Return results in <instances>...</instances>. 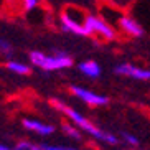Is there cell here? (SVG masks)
<instances>
[{"label": "cell", "mask_w": 150, "mask_h": 150, "mask_svg": "<svg viewBox=\"0 0 150 150\" xmlns=\"http://www.w3.org/2000/svg\"><path fill=\"white\" fill-rule=\"evenodd\" d=\"M53 104L58 107V109L61 110V112H64V114L69 117V120L74 125H78V127H81L83 130H86L88 134H91V135H94L96 139H99V140H104L107 142V144H112V145H115L117 144V139H115L114 135H110V134L104 132V130H101L99 127H96V125H93V124L89 122L84 115H81L79 112H76V110H73L71 107H68L66 104H63V102H58V101H53Z\"/></svg>", "instance_id": "1"}, {"label": "cell", "mask_w": 150, "mask_h": 150, "mask_svg": "<svg viewBox=\"0 0 150 150\" xmlns=\"http://www.w3.org/2000/svg\"><path fill=\"white\" fill-rule=\"evenodd\" d=\"M30 59L35 66L41 68L45 71H53V69H63V68H69L73 64V58H69L68 54L59 53L54 56H48L40 51H31Z\"/></svg>", "instance_id": "2"}, {"label": "cell", "mask_w": 150, "mask_h": 150, "mask_svg": "<svg viewBox=\"0 0 150 150\" xmlns=\"http://www.w3.org/2000/svg\"><path fill=\"white\" fill-rule=\"evenodd\" d=\"M84 28L88 31V35H99L102 38H106V40H114L115 38L114 30L104 20H101V18H97V17H93V15H88L86 17Z\"/></svg>", "instance_id": "3"}, {"label": "cell", "mask_w": 150, "mask_h": 150, "mask_svg": "<svg viewBox=\"0 0 150 150\" xmlns=\"http://www.w3.org/2000/svg\"><path fill=\"white\" fill-rule=\"evenodd\" d=\"M71 93L76 94L81 101H84L89 106H106L107 104V97L106 96H99V94L89 91V89L84 88H78V86H73L71 88Z\"/></svg>", "instance_id": "4"}, {"label": "cell", "mask_w": 150, "mask_h": 150, "mask_svg": "<svg viewBox=\"0 0 150 150\" xmlns=\"http://www.w3.org/2000/svg\"><path fill=\"white\" fill-rule=\"evenodd\" d=\"M115 73L117 74H124V76H130V78H135V79H142V81L150 79L149 69H142V68L132 66V64H119L115 68Z\"/></svg>", "instance_id": "5"}, {"label": "cell", "mask_w": 150, "mask_h": 150, "mask_svg": "<svg viewBox=\"0 0 150 150\" xmlns=\"http://www.w3.org/2000/svg\"><path fill=\"white\" fill-rule=\"evenodd\" d=\"M61 23H63V30L64 31H71V33H76V35L88 36V31L84 28V23H79V22H76V20H73L68 13L61 15Z\"/></svg>", "instance_id": "6"}, {"label": "cell", "mask_w": 150, "mask_h": 150, "mask_svg": "<svg viewBox=\"0 0 150 150\" xmlns=\"http://www.w3.org/2000/svg\"><path fill=\"white\" fill-rule=\"evenodd\" d=\"M23 125L25 129L31 130V132H36L38 135H50V134L54 132V127L50 125V124H43L40 120H31V119H25L23 120Z\"/></svg>", "instance_id": "7"}, {"label": "cell", "mask_w": 150, "mask_h": 150, "mask_svg": "<svg viewBox=\"0 0 150 150\" xmlns=\"http://www.w3.org/2000/svg\"><path fill=\"white\" fill-rule=\"evenodd\" d=\"M119 25L125 33H129V35H132V36H142V33H144L142 27L130 17H122L119 20Z\"/></svg>", "instance_id": "8"}, {"label": "cell", "mask_w": 150, "mask_h": 150, "mask_svg": "<svg viewBox=\"0 0 150 150\" xmlns=\"http://www.w3.org/2000/svg\"><path fill=\"white\" fill-rule=\"evenodd\" d=\"M79 71L83 73V74H86L88 78H99L101 76V68H99V64L94 61H86V63H81L79 64Z\"/></svg>", "instance_id": "9"}, {"label": "cell", "mask_w": 150, "mask_h": 150, "mask_svg": "<svg viewBox=\"0 0 150 150\" xmlns=\"http://www.w3.org/2000/svg\"><path fill=\"white\" fill-rule=\"evenodd\" d=\"M7 68L10 71H13L17 74H28L30 73V68L27 64H23V63H18V61H8L7 63Z\"/></svg>", "instance_id": "10"}, {"label": "cell", "mask_w": 150, "mask_h": 150, "mask_svg": "<svg viewBox=\"0 0 150 150\" xmlns=\"http://www.w3.org/2000/svg\"><path fill=\"white\" fill-rule=\"evenodd\" d=\"M61 129L68 137H73V139H76V140H81V132L73 125V124H63Z\"/></svg>", "instance_id": "11"}, {"label": "cell", "mask_w": 150, "mask_h": 150, "mask_svg": "<svg viewBox=\"0 0 150 150\" xmlns=\"http://www.w3.org/2000/svg\"><path fill=\"white\" fill-rule=\"evenodd\" d=\"M13 150H43L41 145H36L33 142H18L17 145L13 147Z\"/></svg>", "instance_id": "12"}, {"label": "cell", "mask_w": 150, "mask_h": 150, "mask_svg": "<svg viewBox=\"0 0 150 150\" xmlns=\"http://www.w3.org/2000/svg\"><path fill=\"white\" fill-rule=\"evenodd\" d=\"M0 53L5 54V56H10V54H12V46H10L5 40H0Z\"/></svg>", "instance_id": "13"}, {"label": "cell", "mask_w": 150, "mask_h": 150, "mask_svg": "<svg viewBox=\"0 0 150 150\" xmlns=\"http://www.w3.org/2000/svg\"><path fill=\"white\" fill-rule=\"evenodd\" d=\"M43 150H78L73 147H64V145H41Z\"/></svg>", "instance_id": "14"}, {"label": "cell", "mask_w": 150, "mask_h": 150, "mask_svg": "<svg viewBox=\"0 0 150 150\" xmlns=\"http://www.w3.org/2000/svg\"><path fill=\"white\" fill-rule=\"evenodd\" d=\"M124 140L127 142V144H130V145H139V139H135L134 135H130V134H124Z\"/></svg>", "instance_id": "15"}, {"label": "cell", "mask_w": 150, "mask_h": 150, "mask_svg": "<svg viewBox=\"0 0 150 150\" xmlns=\"http://www.w3.org/2000/svg\"><path fill=\"white\" fill-rule=\"evenodd\" d=\"M36 4H38V0H23V5L27 10H31L33 7H36Z\"/></svg>", "instance_id": "16"}, {"label": "cell", "mask_w": 150, "mask_h": 150, "mask_svg": "<svg viewBox=\"0 0 150 150\" xmlns=\"http://www.w3.org/2000/svg\"><path fill=\"white\" fill-rule=\"evenodd\" d=\"M0 150H10L7 145H0Z\"/></svg>", "instance_id": "17"}]
</instances>
